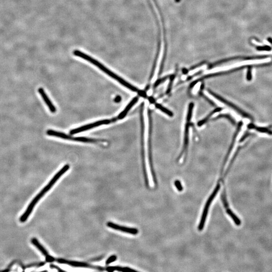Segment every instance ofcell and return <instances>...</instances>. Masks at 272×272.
<instances>
[{
    "label": "cell",
    "mask_w": 272,
    "mask_h": 272,
    "mask_svg": "<svg viewBox=\"0 0 272 272\" xmlns=\"http://www.w3.org/2000/svg\"><path fill=\"white\" fill-rule=\"evenodd\" d=\"M268 40L269 41V43L272 45V38H268Z\"/></svg>",
    "instance_id": "31"
},
{
    "label": "cell",
    "mask_w": 272,
    "mask_h": 272,
    "mask_svg": "<svg viewBox=\"0 0 272 272\" xmlns=\"http://www.w3.org/2000/svg\"><path fill=\"white\" fill-rule=\"evenodd\" d=\"M248 127L249 129H254L255 130H257L258 132H260L262 133H266L268 134L272 135V131L269 130L268 128H263V127H259V126H257L253 123L249 124L248 126Z\"/></svg>",
    "instance_id": "17"
},
{
    "label": "cell",
    "mask_w": 272,
    "mask_h": 272,
    "mask_svg": "<svg viewBox=\"0 0 272 272\" xmlns=\"http://www.w3.org/2000/svg\"><path fill=\"white\" fill-rule=\"evenodd\" d=\"M220 188V184L218 183L216 187L214 189L213 191V193H212L208 199V201H207L206 205H205V208H204V210L203 212L202 215L201 219L200 221V224H199V226H198V229L200 231L202 230L204 228V225H205V222L206 220L207 216L208 213V211H209V208L210 206L211 203L213 201L214 198L216 196L217 194L218 193V191Z\"/></svg>",
    "instance_id": "7"
},
{
    "label": "cell",
    "mask_w": 272,
    "mask_h": 272,
    "mask_svg": "<svg viewBox=\"0 0 272 272\" xmlns=\"http://www.w3.org/2000/svg\"><path fill=\"white\" fill-rule=\"evenodd\" d=\"M207 91H208L212 96H213L214 97L216 98L217 100H219L220 101L224 103L225 105L228 106H229V107H231V108H232L233 110H235V111H236V112H238L239 114H240L241 116H243V117H246V118H248V119H249L250 120H253V119H253V117L252 115H249V114L246 113L245 111H244L243 110H241L240 108H239L238 106L235 105L234 104V103H232V102H229V101L227 100H225V98H223L221 96L219 95H218V94H217V93H215L214 92L212 91L211 90H210V89H207Z\"/></svg>",
    "instance_id": "6"
},
{
    "label": "cell",
    "mask_w": 272,
    "mask_h": 272,
    "mask_svg": "<svg viewBox=\"0 0 272 272\" xmlns=\"http://www.w3.org/2000/svg\"><path fill=\"white\" fill-rule=\"evenodd\" d=\"M155 106L158 110H160L162 112H164V114H167L168 116H170V117H173V114L172 111H170L169 110H168L167 108H165L164 106H163L160 104L156 103L155 104Z\"/></svg>",
    "instance_id": "19"
},
{
    "label": "cell",
    "mask_w": 272,
    "mask_h": 272,
    "mask_svg": "<svg viewBox=\"0 0 272 272\" xmlns=\"http://www.w3.org/2000/svg\"><path fill=\"white\" fill-rule=\"evenodd\" d=\"M168 77H169V76H167V77H165L163 78H161V79H159V80H157L156 81V82L155 83V84H154V88L157 87L159 85H160L162 83L165 81Z\"/></svg>",
    "instance_id": "25"
},
{
    "label": "cell",
    "mask_w": 272,
    "mask_h": 272,
    "mask_svg": "<svg viewBox=\"0 0 272 272\" xmlns=\"http://www.w3.org/2000/svg\"><path fill=\"white\" fill-rule=\"evenodd\" d=\"M174 78H175V75H173L171 76V78H170V81H169V84L168 85V88L167 90V94H168L170 93V92L172 91V87L173 82L174 81Z\"/></svg>",
    "instance_id": "22"
},
{
    "label": "cell",
    "mask_w": 272,
    "mask_h": 272,
    "mask_svg": "<svg viewBox=\"0 0 272 272\" xmlns=\"http://www.w3.org/2000/svg\"><path fill=\"white\" fill-rule=\"evenodd\" d=\"M144 102H143L141 105V156H142V167L143 170L145 182L146 183L147 187H148L149 182L147 172H146V164H145V144H144V133H145V123L144 119Z\"/></svg>",
    "instance_id": "3"
},
{
    "label": "cell",
    "mask_w": 272,
    "mask_h": 272,
    "mask_svg": "<svg viewBox=\"0 0 272 272\" xmlns=\"http://www.w3.org/2000/svg\"><path fill=\"white\" fill-rule=\"evenodd\" d=\"M194 105L192 102H191L188 106V112H187V117L186 120V123L185 125L184 132V139H183V147L180 155L178 158L179 160L184 154L187 153V148L188 145V137H189V129L191 125V119L192 117V112H193Z\"/></svg>",
    "instance_id": "4"
},
{
    "label": "cell",
    "mask_w": 272,
    "mask_h": 272,
    "mask_svg": "<svg viewBox=\"0 0 272 272\" xmlns=\"http://www.w3.org/2000/svg\"><path fill=\"white\" fill-rule=\"evenodd\" d=\"M148 119H149V133H148V154L149 159L150 166L151 169V173H152V177L153 178L154 182L155 184L157 183L156 176L154 170L153 165V161H152V113L149 109H148Z\"/></svg>",
    "instance_id": "5"
},
{
    "label": "cell",
    "mask_w": 272,
    "mask_h": 272,
    "mask_svg": "<svg viewBox=\"0 0 272 272\" xmlns=\"http://www.w3.org/2000/svg\"><path fill=\"white\" fill-rule=\"evenodd\" d=\"M220 118H226V119H228V120L231 123H232L233 125H235V121L234 120V119L231 117L230 115H218V116H217V117H215L214 119L212 120H218V119H220Z\"/></svg>",
    "instance_id": "21"
},
{
    "label": "cell",
    "mask_w": 272,
    "mask_h": 272,
    "mask_svg": "<svg viewBox=\"0 0 272 272\" xmlns=\"http://www.w3.org/2000/svg\"><path fill=\"white\" fill-rule=\"evenodd\" d=\"M110 122H111V121L109 120H105L96 121L95 123L88 124V125H86L84 126H81L80 128L73 129L72 130L70 131V134L71 135H73L77 134V133H81V132H84L85 131L95 128L96 126L103 125L109 124L110 123Z\"/></svg>",
    "instance_id": "10"
},
{
    "label": "cell",
    "mask_w": 272,
    "mask_h": 272,
    "mask_svg": "<svg viewBox=\"0 0 272 272\" xmlns=\"http://www.w3.org/2000/svg\"><path fill=\"white\" fill-rule=\"evenodd\" d=\"M107 225L108 227L112 228L113 229L122 231V232L131 234L136 235L139 232L138 230L136 229V228L125 227V226H123L116 224H115V223H112L111 222H108L107 223Z\"/></svg>",
    "instance_id": "11"
},
{
    "label": "cell",
    "mask_w": 272,
    "mask_h": 272,
    "mask_svg": "<svg viewBox=\"0 0 272 272\" xmlns=\"http://www.w3.org/2000/svg\"><path fill=\"white\" fill-rule=\"evenodd\" d=\"M50 267H51L52 268H55L56 269H58V270H59V271H64L63 269H59V268L58 267H57V266H54V265H51V266H50Z\"/></svg>",
    "instance_id": "30"
},
{
    "label": "cell",
    "mask_w": 272,
    "mask_h": 272,
    "mask_svg": "<svg viewBox=\"0 0 272 272\" xmlns=\"http://www.w3.org/2000/svg\"><path fill=\"white\" fill-rule=\"evenodd\" d=\"M69 168H70V166L68 164L65 165L63 167L61 168V170H59V172H58L55 174V176L53 177L52 179H51V181L49 182L47 186H45L43 190H41V192L33 199L31 202L30 203L25 212L21 216L20 218V222H24L27 220L30 215L32 213L34 207L35 206V205L38 203V202L40 200L41 198L44 197L45 193H47L48 191L52 188V187L55 184L57 181L64 174V173L67 172L69 169Z\"/></svg>",
    "instance_id": "2"
},
{
    "label": "cell",
    "mask_w": 272,
    "mask_h": 272,
    "mask_svg": "<svg viewBox=\"0 0 272 272\" xmlns=\"http://www.w3.org/2000/svg\"><path fill=\"white\" fill-rule=\"evenodd\" d=\"M174 185H175L177 189L179 192H182L183 190V187H182V186L180 181H178V180L175 181V182H174Z\"/></svg>",
    "instance_id": "26"
},
{
    "label": "cell",
    "mask_w": 272,
    "mask_h": 272,
    "mask_svg": "<svg viewBox=\"0 0 272 272\" xmlns=\"http://www.w3.org/2000/svg\"><path fill=\"white\" fill-rule=\"evenodd\" d=\"M222 110V108H221V107H217L216 108L215 110H213V111H212V112H211L209 115L206 116V117H205V119H203L202 120L198 122V126H202L203 125H204V124L207 123V121H209L210 120V117H211L214 114H216V112H219V111H221Z\"/></svg>",
    "instance_id": "18"
},
{
    "label": "cell",
    "mask_w": 272,
    "mask_h": 272,
    "mask_svg": "<svg viewBox=\"0 0 272 272\" xmlns=\"http://www.w3.org/2000/svg\"><path fill=\"white\" fill-rule=\"evenodd\" d=\"M46 258V260L48 262H53L55 260V259L53 258L51 255H49L48 257H45Z\"/></svg>",
    "instance_id": "27"
},
{
    "label": "cell",
    "mask_w": 272,
    "mask_h": 272,
    "mask_svg": "<svg viewBox=\"0 0 272 272\" xmlns=\"http://www.w3.org/2000/svg\"><path fill=\"white\" fill-rule=\"evenodd\" d=\"M31 243L32 244H33L34 246H36V248L38 249L40 252H41L42 254H43L45 256V257H48L49 255V253H48V251H47L46 249H45V248L43 246V245H41V244H40L38 241V239H36V238H33V239H31Z\"/></svg>",
    "instance_id": "16"
},
{
    "label": "cell",
    "mask_w": 272,
    "mask_h": 272,
    "mask_svg": "<svg viewBox=\"0 0 272 272\" xmlns=\"http://www.w3.org/2000/svg\"><path fill=\"white\" fill-rule=\"evenodd\" d=\"M256 49L259 51H271L272 48L268 45H264V46H257L255 47Z\"/></svg>",
    "instance_id": "23"
},
{
    "label": "cell",
    "mask_w": 272,
    "mask_h": 272,
    "mask_svg": "<svg viewBox=\"0 0 272 272\" xmlns=\"http://www.w3.org/2000/svg\"><path fill=\"white\" fill-rule=\"evenodd\" d=\"M226 212L232 218V219L236 225H240V224H241V221H240V220L239 219L238 217L232 212V211L229 208H228L226 209Z\"/></svg>",
    "instance_id": "20"
},
{
    "label": "cell",
    "mask_w": 272,
    "mask_h": 272,
    "mask_svg": "<svg viewBox=\"0 0 272 272\" xmlns=\"http://www.w3.org/2000/svg\"><path fill=\"white\" fill-rule=\"evenodd\" d=\"M121 100V97L120 96H117L115 98V101L116 102V103H119V102H120Z\"/></svg>",
    "instance_id": "28"
},
{
    "label": "cell",
    "mask_w": 272,
    "mask_h": 272,
    "mask_svg": "<svg viewBox=\"0 0 272 272\" xmlns=\"http://www.w3.org/2000/svg\"><path fill=\"white\" fill-rule=\"evenodd\" d=\"M59 263L64 264H68L70 266L76 267H84V268H91L96 269L99 270H103V269L100 268V267H94L92 266L90 264L85 263L83 262H76V261H72V260H66V259H59L57 260Z\"/></svg>",
    "instance_id": "12"
},
{
    "label": "cell",
    "mask_w": 272,
    "mask_h": 272,
    "mask_svg": "<svg viewBox=\"0 0 272 272\" xmlns=\"http://www.w3.org/2000/svg\"><path fill=\"white\" fill-rule=\"evenodd\" d=\"M249 136V134H248H248H246L244 135V136H243V137H242V138H241V139H240V142H243V141H244L245 139V138H246V137H248Z\"/></svg>",
    "instance_id": "29"
},
{
    "label": "cell",
    "mask_w": 272,
    "mask_h": 272,
    "mask_svg": "<svg viewBox=\"0 0 272 272\" xmlns=\"http://www.w3.org/2000/svg\"><path fill=\"white\" fill-rule=\"evenodd\" d=\"M38 91L41 95V97L43 98V100H44L45 104L48 105L50 112H52V113H55L56 112V107L54 105L52 101L49 100V97L48 96L47 94L44 91V89H43V88H39L38 89Z\"/></svg>",
    "instance_id": "14"
},
{
    "label": "cell",
    "mask_w": 272,
    "mask_h": 272,
    "mask_svg": "<svg viewBox=\"0 0 272 272\" xmlns=\"http://www.w3.org/2000/svg\"><path fill=\"white\" fill-rule=\"evenodd\" d=\"M243 121H240L239 122L237 125V129H236V131L235 132L233 138H232V142H231V144L230 145L229 148L228 149V151H227V154L226 155L224 161L223 162V166H222V172H223V169L224 168L225 165L226 163L227 162V159H228L229 156L230 154L231 153V151H232L233 147H234V145L235 142L236 140V138H237V135L239 134V132H240L241 130V127L243 126Z\"/></svg>",
    "instance_id": "13"
},
{
    "label": "cell",
    "mask_w": 272,
    "mask_h": 272,
    "mask_svg": "<svg viewBox=\"0 0 272 272\" xmlns=\"http://www.w3.org/2000/svg\"><path fill=\"white\" fill-rule=\"evenodd\" d=\"M47 134L50 136L58 137V138H62L64 139L74 141H77V142H95L97 141L95 140L90 138H86V137H74L68 135L64 133L61 132H57L56 131L49 130L47 132Z\"/></svg>",
    "instance_id": "8"
},
{
    "label": "cell",
    "mask_w": 272,
    "mask_h": 272,
    "mask_svg": "<svg viewBox=\"0 0 272 272\" xmlns=\"http://www.w3.org/2000/svg\"><path fill=\"white\" fill-rule=\"evenodd\" d=\"M73 54L76 57H79L80 58L84 60L87 61L90 63L95 66L98 68L100 69V70H101L102 72L105 73L106 74H107V75L110 76V77L112 78L115 80H116L117 82H119L120 83L126 87V88H128L132 91L137 92L141 96L146 97V96H147L145 92L140 90L134 86L130 84L128 82H126L122 78L116 75V74L114 73L111 70L108 69L106 67L105 65H103V64L101 63L100 62L97 61L95 59L93 58V57H92L91 56H90L88 54H86L84 52H81L80 50H78V49L74 50L73 52Z\"/></svg>",
    "instance_id": "1"
},
{
    "label": "cell",
    "mask_w": 272,
    "mask_h": 272,
    "mask_svg": "<svg viewBox=\"0 0 272 272\" xmlns=\"http://www.w3.org/2000/svg\"><path fill=\"white\" fill-rule=\"evenodd\" d=\"M138 100H139L138 97H135L133 98L132 101H130V102L128 104V105L126 106V108L124 109V110L122 112H121V114L119 115V116H117V120H122V119H124V117L126 116V115L133 106L136 103L138 102Z\"/></svg>",
    "instance_id": "15"
},
{
    "label": "cell",
    "mask_w": 272,
    "mask_h": 272,
    "mask_svg": "<svg viewBox=\"0 0 272 272\" xmlns=\"http://www.w3.org/2000/svg\"><path fill=\"white\" fill-rule=\"evenodd\" d=\"M268 56H238V57H234L229 58L225 59H221L218 62H215L214 63L211 64L209 66V68H212L218 66L222 64L227 63L229 61H234V60H254V59H265L268 58Z\"/></svg>",
    "instance_id": "9"
},
{
    "label": "cell",
    "mask_w": 272,
    "mask_h": 272,
    "mask_svg": "<svg viewBox=\"0 0 272 272\" xmlns=\"http://www.w3.org/2000/svg\"><path fill=\"white\" fill-rule=\"evenodd\" d=\"M117 259V257L116 255H113L112 256H110V258H108V259L106 260V264H109L110 263H112L113 262H115Z\"/></svg>",
    "instance_id": "24"
}]
</instances>
